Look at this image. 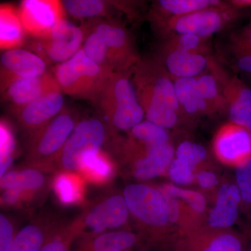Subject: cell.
Masks as SVG:
<instances>
[{"label":"cell","instance_id":"obj_1","mask_svg":"<svg viewBox=\"0 0 251 251\" xmlns=\"http://www.w3.org/2000/svg\"><path fill=\"white\" fill-rule=\"evenodd\" d=\"M131 78L147 120L167 129L175 127L181 108L174 80L160 62L140 58L132 68Z\"/></svg>","mask_w":251,"mask_h":251},{"label":"cell","instance_id":"obj_2","mask_svg":"<svg viewBox=\"0 0 251 251\" xmlns=\"http://www.w3.org/2000/svg\"><path fill=\"white\" fill-rule=\"evenodd\" d=\"M123 196L143 243L153 247L159 244L171 224L168 203L161 190L147 184H130L126 186Z\"/></svg>","mask_w":251,"mask_h":251},{"label":"cell","instance_id":"obj_3","mask_svg":"<svg viewBox=\"0 0 251 251\" xmlns=\"http://www.w3.org/2000/svg\"><path fill=\"white\" fill-rule=\"evenodd\" d=\"M97 103L112 130L129 131L145 117L132 81L131 70L114 72Z\"/></svg>","mask_w":251,"mask_h":251},{"label":"cell","instance_id":"obj_4","mask_svg":"<svg viewBox=\"0 0 251 251\" xmlns=\"http://www.w3.org/2000/svg\"><path fill=\"white\" fill-rule=\"evenodd\" d=\"M114 72L91 60L82 48L52 72L63 93L95 103Z\"/></svg>","mask_w":251,"mask_h":251},{"label":"cell","instance_id":"obj_5","mask_svg":"<svg viewBox=\"0 0 251 251\" xmlns=\"http://www.w3.org/2000/svg\"><path fill=\"white\" fill-rule=\"evenodd\" d=\"M239 16V9L228 4L175 16L153 26L164 39L176 34H193L209 39L230 25Z\"/></svg>","mask_w":251,"mask_h":251},{"label":"cell","instance_id":"obj_6","mask_svg":"<svg viewBox=\"0 0 251 251\" xmlns=\"http://www.w3.org/2000/svg\"><path fill=\"white\" fill-rule=\"evenodd\" d=\"M76 125L70 112L62 111L31 135L27 155L29 165L43 171H52Z\"/></svg>","mask_w":251,"mask_h":251},{"label":"cell","instance_id":"obj_7","mask_svg":"<svg viewBox=\"0 0 251 251\" xmlns=\"http://www.w3.org/2000/svg\"><path fill=\"white\" fill-rule=\"evenodd\" d=\"M29 50L40 56L47 64L66 62L82 48L85 31L82 26L75 25L64 19L59 23L49 35L31 38Z\"/></svg>","mask_w":251,"mask_h":251},{"label":"cell","instance_id":"obj_8","mask_svg":"<svg viewBox=\"0 0 251 251\" xmlns=\"http://www.w3.org/2000/svg\"><path fill=\"white\" fill-rule=\"evenodd\" d=\"M106 138L105 126L98 119H86L77 123L63 148L55 168L59 171L77 172L82 157L90 151L101 150Z\"/></svg>","mask_w":251,"mask_h":251},{"label":"cell","instance_id":"obj_9","mask_svg":"<svg viewBox=\"0 0 251 251\" xmlns=\"http://www.w3.org/2000/svg\"><path fill=\"white\" fill-rule=\"evenodd\" d=\"M84 22L83 25L96 31L105 42L114 72L131 70L140 60L129 32L116 20L97 18Z\"/></svg>","mask_w":251,"mask_h":251},{"label":"cell","instance_id":"obj_10","mask_svg":"<svg viewBox=\"0 0 251 251\" xmlns=\"http://www.w3.org/2000/svg\"><path fill=\"white\" fill-rule=\"evenodd\" d=\"M130 212L124 196L114 194L94 202L77 218L80 232L99 234L126 228Z\"/></svg>","mask_w":251,"mask_h":251},{"label":"cell","instance_id":"obj_11","mask_svg":"<svg viewBox=\"0 0 251 251\" xmlns=\"http://www.w3.org/2000/svg\"><path fill=\"white\" fill-rule=\"evenodd\" d=\"M249 244L246 234L231 229L198 227L181 232L175 251H246Z\"/></svg>","mask_w":251,"mask_h":251},{"label":"cell","instance_id":"obj_12","mask_svg":"<svg viewBox=\"0 0 251 251\" xmlns=\"http://www.w3.org/2000/svg\"><path fill=\"white\" fill-rule=\"evenodd\" d=\"M27 35L42 38L65 19L62 0H22L18 8Z\"/></svg>","mask_w":251,"mask_h":251},{"label":"cell","instance_id":"obj_13","mask_svg":"<svg viewBox=\"0 0 251 251\" xmlns=\"http://www.w3.org/2000/svg\"><path fill=\"white\" fill-rule=\"evenodd\" d=\"M214 70L221 83L230 122L251 131V90L237 76H229L217 63Z\"/></svg>","mask_w":251,"mask_h":251},{"label":"cell","instance_id":"obj_14","mask_svg":"<svg viewBox=\"0 0 251 251\" xmlns=\"http://www.w3.org/2000/svg\"><path fill=\"white\" fill-rule=\"evenodd\" d=\"M214 148L221 161L237 167L251 158V131L230 122L218 130Z\"/></svg>","mask_w":251,"mask_h":251},{"label":"cell","instance_id":"obj_15","mask_svg":"<svg viewBox=\"0 0 251 251\" xmlns=\"http://www.w3.org/2000/svg\"><path fill=\"white\" fill-rule=\"evenodd\" d=\"M62 93L61 91L50 92L23 106L13 108L23 129L32 135L58 115L64 108Z\"/></svg>","mask_w":251,"mask_h":251},{"label":"cell","instance_id":"obj_16","mask_svg":"<svg viewBox=\"0 0 251 251\" xmlns=\"http://www.w3.org/2000/svg\"><path fill=\"white\" fill-rule=\"evenodd\" d=\"M0 64L1 87L16 79L40 76L48 72V64L44 59L20 48L3 51Z\"/></svg>","mask_w":251,"mask_h":251},{"label":"cell","instance_id":"obj_17","mask_svg":"<svg viewBox=\"0 0 251 251\" xmlns=\"http://www.w3.org/2000/svg\"><path fill=\"white\" fill-rule=\"evenodd\" d=\"M156 59L173 80L197 77L209 71L214 61L206 54L162 48Z\"/></svg>","mask_w":251,"mask_h":251},{"label":"cell","instance_id":"obj_18","mask_svg":"<svg viewBox=\"0 0 251 251\" xmlns=\"http://www.w3.org/2000/svg\"><path fill=\"white\" fill-rule=\"evenodd\" d=\"M61 91L52 72L40 76L16 79L1 87L3 99L11 103L13 108H20L44 94Z\"/></svg>","mask_w":251,"mask_h":251},{"label":"cell","instance_id":"obj_19","mask_svg":"<svg viewBox=\"0 0 251 251\" xmlns=\"http://www.w3.org/2000/svg\"><path fill=\"white\" fill-rule=\"evenodd\" d=\"M142 243L140 234L130 229L99 234L81 232L73 242L72 251H131Z\"/></svg>","mask_w":251,"mask_h":251},{"label":"cell","instance_id":"obj_20","mask_svg":"<svg viewBox=\"0 0 251 251\" xmlns=\"http://www.w3.org/2000/svg\"><path fill=\"white\" fill-rule=\"evenodd\" d=\"M242 204L237 184H223L216 195L215 205L208 216L207 227L216 229H230L237 221Z\"/></svg>","mask_w":251,"mask_h":251},{"label":"cell","instance_id":"obj_21","mask_svg":"<svg viewBox=\"0 0 251 251\" xmlns=\"http://www.w3.org/2000/svg\"><path fill=\"white\" fill-rule=\"evenodd\" d=\"M174 155V148L170 142L145 148V154L133 163L132 174L140 181L162 176L168 171Z\"/></svg>","mask_w":251,"mask_h":251},{"label":"cell","instance_id":"obj_22","mask_svg":"<svg viewBox=\"0 0 251 251\" xmlns=\"http://www.w3.org/2000/svg\"><path fill=\"white\" fill-rule=\"evenodd\" d=\"M228 4L227 0H153L149 17L155 25L175 16Z\"/></svg>","mask_w":251,"mask_h":251},{"label":"cell","instance_id":"obj_23","mask_svg":"<svg viewBox=\"0 0 251 251\" xmlns=\"http://www.w3.org/2000/svg\"><path fill=\"white\" fill-rule=\"evenodd\" d=\"M26 34L18 9L9 3L0 6V49H18L26 43Z\"/></svg>","mask_w":251,"mask_h":251},{"label":"cell","instance_id":"obj_24","mask_svg":"<svg viewBox=\"0 0 251 251\" xmlns=\"http://www.w3.org/2000/svg\"><path fill=\"white\" fill-rule=\"evenodd\" d=\"M57 221L36 219L19 229L9 251H41Z\"/></svg>","mask_w":251,"mask_h":251},{"label":"cell","instance_id":"obj_25","mask_svg":"<svg viewBox=\"0 0 251 251\" xmlns=\"http://www.w3.org/2000/svg\"><path fill=\"white\" fill-rule=\"evenodd\" d=\"M77 173L92 184H106L115 176V164L102 150L90 151L82 157Z\"/></svg>","mask_w":251,"mask_h":251},{"label":"cell","instance_id":"obj_26","mask_svg":"<svg viewBox=\"0 0 251 251\" xmlns=\"http://www.w3.org/2000/svg\"><path fill=\"white\" fill-rule=\"evenodd\" d=\"M85 181L77 172H57L52 181V188L59 202L64 206L80 204L85 196Z\"/></svg>","mask_w":251,"mask_h":251},{"label":"cell","instance_id":"obj_27","mask_svg":"<svg viewBox=\"0 0 251 251\" xmlns=\"http://www.w3.org/2000/svg\"><path fill=\"white\" fill-rule=\"evenodd\" d=\"M175 93L180 108L189 115L211 111L199 89L196 77H186L174 80Z\"/></svg>","mask_w":251,"mask_h":251},{"label":"cell","instance_id":"obj_28","mask_svg":"<svg viewBox=\"0 0 251 251\" xmlns=\"http://www.w3.org/2000/svg\"><path fill=\"white\" fill-rule=\"evenodd\" d=\"M62 2L66 13L83 21L112 18V11H116L103 0H62Z\"/></svg>","mask_w":251,"mask_h":251},{"label":"cell","instance_id":"obj_29","mask_svg":"<svg viewBox=\"0 0 251 251\" xmlns=\"http://www.w3.org/2000/svg\"><path fill=\"white\" fill-rule=\"evenodd\" d=\"M214 60L209 71L196 77L198 89L211 110L226 108V100L215 70Z\"/></svg>","mask_w":251,"mask_h":251},{"label":"cell","instance_id":"obj_30","mask_svg":"<svg viewBox=\"0 0 251 251\" xmlns=\"http://www.w3.org/2000/svg\"><path fill=\"white\" fill-rule=\"evenodd\" d=\"M128 140L144 148L169 143L170 136L166 128L146 120L140 122L128 131Z\"/></svg>","mask_w":251,"mask_h":251},{"label":"cell","instance_id":"obj_31","mask_svg":"<svg viewBox=\"0 0 251 251\" xmlns=\"http://www.w3.org/2000/svg\"><path fill=\"white\" fill-rule=\"evenodd\" d=\"M80 232L76 219L68 224L58 222L41 251H72L73 242Z\"/></svg>","mask_w":251,"mask_h":251},{"label":"cell","instance_id":"obj_32","mask_svg":"<svg viewBox=\"0 0 251 251\" xmlns=\"http://www.w3.org/2000/svg\"><path fill=\"white\" fill-rule=\"evenodd\" d=\"M82 27L85 31V39L82 49L87 57L99 65L114 72L110 62L108 48L102 38L96 31L85 27L83 25Z\"/></svg>","mask_w":251,"mask_h":251},{"label":"cell","instance_id":"obj_33","mask_svg":"<svg viewBox=\"0 0 251 251\" xmlns=\"http://www.w3.org/2000/svg\"><path fill=\"white\" fill-rule=\"evenodd\" d=\"M162 49L179 50L188 52L208 54L209 44L206 38L193 35V34H176L165 38Z\"/></svg>","mask_w":251,"mask_h":251},{"label":"cell","instance_id":"obj_34","mask_svg":"<svg viewBox=\"0 0 251 251\" xmlns=\"http://www.w3.org/2000/svg\"><path fill=\"white\" fill-rule=\"evenodd\" d=\"M16 139L9 122L1 119L0 122V176L7 173L14 159Z\"/></svg>","mask_w":251,"mask_h":251},{"label":"cell","instance_id":"obj_35","mask_svg":"<svg viewBox=\"0 0 251 251\" xmlns=\"http://www.w3.org/2000/svg\"><path fill=\"white\" fill-rule=\"evenodd\" d=\"M159 189L166 198L184 201L196 214H202L206 210V200L202 193L184 189L173 184L163 185Z\"/></svg>","mask_w":251,"mask_h":251},{"label":"cell","instance_id":"obj_36","mask_svg":"<svg viewBox=\"0 0 251 251\" xmlns=\"http://www.w3.org/2000/svg\"><path fill=\"white\" fill-rule=\"evenodd\" d=\"M42 171L34 167L18 171V188L27 193L31 198L34 197L46 184L45 175Z\"/></svg>","mask_w":251,"mask_h":251},{"label":"cell","instance_id":"obj_37","mask_svg":"<svg viewBox=\"0 0 251 251\" xmlns=\"http://www.w3.org/2000/svg\"><path fill=\"white\" fill-rule=\"evenodd\" d=\"M235 176L242 204L251 214V158L236 167Z\"/></svg>","mask_w":251,"mask_h":251},{"label":"cell","instance_id":"obj_38","mask_svg":"<svg viewBox=\"0 0 251 251\" xmlns=\"http://www.w3.org/2000/svg\"><path fill=\"white\" fill-rule=\"evenodd\" d=\"M176 158L196 168L206 156L205 148L199 144L184 141L176 149Z\"/></svg>","mask_w":251,"mask_h":251},{"label":"cell","instance_id":"obj_39","mask_svg":"<svg viewBox=\"0 0 251 251\" xmlns=\"http://www.w3.org/2000/svg\"><path fill=\"white\" fill-rule=\"evenodd\" d=\"M168 173L170 179L176 184H190L196 179L195 168L176 158L170 165Z\"/></svg>","mask_w":251,"mask_h":251},{"label":"cell","instance_id":"obj_40","mask_svg":"<svg viewBox=\"0 0 251 251\" xmlns=\"http://www.w3.org/2000/svg\"><path fill=\"white\" fill-rule=\"evenodd\" d=\"M18 231L14 223L1 213L0 214V251H9Z\"/></svg>","mask_w":251,"mask_h":251},{"label":"cell","instance_id":"obj_41","mask_svg":"<svg viewBox=\"0 0 251 251\" xmlns=\"http://www.w3.org/2000/svg\"><path fill=\"white\" fill-rule=\"evenodd\" d=\"M117 11L133 21L140 16L145 0H112Z\"/></svg>","mask_w":251,"mask_h":251},{"label":"cell","instance_id":"obj_42","mask_svg":"<svg viewBox=\"0 0 251 251\" xmlns=\"http://www.w3.org/2000/svg\"><path fill=\"white\" fill-rule=\"evenodd\" d=\"M31 198L27 193L20 188L6 190L1 196V205L7 207L19 206L23 202L30 201Z\"/></svg>","mask_w":251,"mask_h":251},{"label":"cell","instance_id":"obj_43","mask_svg":"<svg viewBox=\"0 0 251 251\" xmlns=\"http://www.w3.org/2000/svg\"><path fill=\"white\" fill-rule=\"evenodd\" d=\"M231 48L251 54V24L232 35Z\"/></svg>","mask_w":251,"mask_h":251},{"label":"cell","instance_id":"obj_44","mask_svg":"<svg viewBox=\"0 0 251 251\" xmlns=\"http://www.w3.org/2000/svg\"><path fill=\"white\" fill-rule=\"evenodd\" d=\"M198 185L204 189H211L219 183L217 176L209 171H201L196 175Z\"/></svg>","mask_w":251,"mask_h":251},{"label":"cell","instance_id":"obj_45","mask_svg":"<svg viewBox=\"0 0 251 251\" xmlns=\"http://www.w3.org/2000/svg\"><path fill=\"white\" fill-rule=\"evenodd\" d=\"M166 198L167 203H168V213H169L171 224H177L180 219V206L178 202V200L172 198Z\"/></svg>","mask_w":251,"mask_h":251},{"label":"cell","instance_id":"obj_46","mask_svg":"<svg viewBox=\"0 0 251 251\" xmlns=\"http://www.w3.org/2000/svg\"><path fill=\"white\" fill-rule=\"evenodd\" d=\"M227 1L237 9L251 7V0H227Z\"/></svg>","mask_w":251,"mask_h":251},{"label":"cell","instance_id":"obj_47","mask_svg":"<svg viewBox=\"0 0 251 251\" xmlns=\"http://www.w3.org/2000/svg\"><path fill=\"white\" fill-rule=\"evenodd\" d=\"M246 235L247 236L248 239H249V242L251 243V225L248 227L247 231H246Z\"/></svg>","mask_w":251,"mask_h":251},{"label":"cell","instance_id":"obj_48","mask_svg":"<svg viewBox=\"0 0 251 251\" xmlns=\"http://www.w3.org/2000/svg\"><path fill=\"white\" fill-rule=\"evenodd\" d=\"M246 251H251V243L250 242H249V247H248Z\"/></svg>","mask_w":251,"mask_h":251},{"label":"cell","instance_id":"obj_49","mask_svg":"<svg viewBox=\"0 0 251 251\" xmlns=\"http://www.w3.org/2000/svg\"></svg>","mask_w":251,"mask_h":251}]
</instances>
